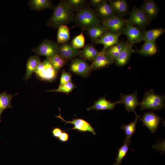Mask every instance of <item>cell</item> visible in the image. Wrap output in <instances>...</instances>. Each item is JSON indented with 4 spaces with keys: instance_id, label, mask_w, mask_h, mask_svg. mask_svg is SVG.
<instances>
[{
    "instance_id": "1",
    "label": "cell",
    "mask_w": 165,
    "mask_h": 165,
    "mask_svg": "<svg viewBox=\"0 0 165 165\" xmlns=\"http://www.w3.org/2000/svg\"><path fill=\"white\" fill-rule=\"evenodd\" d=\"M53 9L50 19L46 23V26L56 29L61 25H67L73 21L74 12L64 0H60Z\"/></svg>"
},
{
    "instance_id": "2",
    "label": "cell",
    "mask_w": 165,
    "mask_h": 165,
    "mask_svg": "<svg viewBox=\"0 0 165 165\" xmlns=\"http://www.w3.org/2000/svg\"><path fill=\"white\" fill-rule=\"evenodd\" d=\"M73 21L75 26L83 30H86L101 23L94 10L90 6H86L76 12Z\"/></svg>"
},
{
    "instance_id": "3",
    "label": "cell",
    "mask_w": 165,
    "mask_h": 165,
    "mask_svg": "<svg viewBox=\"0 0 165 165\" xmlns=\"http://www.w3.org/2000/svg\"><path fill=\"white\" fill-rule=\"evenodd\" d=\"M165 99L164 95L157 94L153 89H151L145 93L139 105L141 110L148 109L160 110L164 108Z\"/></svg>"
},
{
    "instance_id": "4",
    "label": "cell",
    "mask_w": 165,
    "mask_h": 165,
    "mask_svg": "<svg viewBox=\"0 0 165 165\" xmlns=\"http://www.w3.org/2000/svg\"><path fill=\"white\" fill-rule=\"evenodd\" d=\"M126 20L128 24L136 25L142 30L146 28L150 22L142 10L135 6L133 7L129 17Z\"/></svg>"
},
{
    "instance_id": "5",
    "label": "cell",
    "mask_w": 165,
    "mask_h": 165,
    "mask_svg": "<svg viewBox=\"0 0 165 165\" xmlns=\"http://www.w3.org/2000/svg\"><path fill=\"white\" fill-rule=\"evenodd\" d=\"M31 50L36 55L44 56L48 58L58 53L57 43L48 39L44 40L36 47L32 49Z\"/></svg>"
},
{
    "instance_id": "6",
    "label": "cell",
    "mask_w": 165,
    "mask_h": 165,
    "mask_svg": "<svg viewBox=\"0 0 165 165\" xmlns=\"http://www.w3.org/2000/svg\"><path fill=\"white\" fill-rule=\"evenodd\" d=\"M35 72L42 79L49 81L54 79L57 73L48 58L40 63Z\"/></svg>"
},
{
    "instance_id": "7",
    "label": "cell",
    "mask_w": 165,
    "mask_h": 165,
    "mask_svg": "<svg viewBox=\"0 0 165 165\" xmlns=\"http://www.w3.org/2000/svg\"><path fill=\"white\" fill-rule=\"evenodd\" d=\"M101 24L109 32L115 34H122L128 24L126 20L117 15L101 22Z\"/></svg>"
},
{
    "instance_id": "8",
    "label": "cell",
    "mask_w": 165,
    "mask_h": 165,
    "mask_svg": "<svg viewBox=\"0 0 165 165\" xmlns=\"http://www.w3.org/2000/svg\"><path fill=\"white\" fill-rule=\"evenodd\" d=\"M60 114L59 116H56L62 120V121L65 123V125L67 123H71L73 125V127L71 129L64 130L66 131L69 130H75L81 133H85L87 132H90L94 135H95L96 133L95 131V129L87 121L84 119L81 118L73 119L71 121H66L64 120L61 116L59 109Z\"/></svg>"
},
{
    "instance_id": "9",
    "label": "cell",
    "mask_w": 165,
    "mask_h": 165,
    "mask_svg": "<svg viewBox=\"0 0 165 165\" xmlns=\"http://www.w3.org/2000/svg\"><path fill=\"white\" fill-rule=\"evenodd\" d=\"M69 68L72 73L84 77L87 76L92 71L90 65L83 59L79 58L72 60Z\"/></svg>"
},
{
    "instance_id": "10",
    "label": "cell",
    "mask_w": 165,
    "mask_h": 165,
    "mask_svg": "<svg viewBox=\"0 0 165 165\" xmlns=\"http://www.w3.org/2000/svg\"><path fill=\"white\" fill-rule=\"evenodd\" d=\"M139 120L142 121L143 125L148 128L152 134L156 130L162 119L152 112L144 113Z\"/></svg>"
},
{
    "instance_id": "11",
    "label": "cell",
    "mask_w": 165,
    "mask_h": 165,
    "mask_svg": "<svg viewBox=\"0 0 165 165\" xmlns=\"http://www.w3.org/2000/svg\"><path fill=\"white\" fill-rule=\"evenodd\" d=\"M138 92L135 91L133 93L124 95L121 93V103L124 105V107L128 112H134L137 117L139 118L138 116L135 112L136 107L139 105V102L138 98Z\"/></svg>"
},
{
    "instance_id": "12",
    "label": "cell",
    "mask_w": 165,
    "mask_h": 165,
    "mask_svg": "<svg viewBox=\"0 0 165 165\" xmlns=\"http://www.w3.org/2000/svg\"><path fill=\"white\" fill-rule=\"evenodd\" d=\"M144 32L135 26L128 24L122 34L127 37L128 42L133 44L142 41Z\"/></svg>"
},
{
    "instance_id": "13",
    "label": "cell",
    "mask_w": 165,
    "mask_h": 165,
    "mask_svg": "<svg viewBox=\"0 0 165 165\" xmlns=\"http://www.w3.org/2000/svg\"><path fill=\"white\" fill-rule=\"evenodd\" d=\"M115 61L104 52L100 51L90 65L93 70L107 68L115 63Z\"/></svg>"
},
{
    "instance_id": "14",
    "label": "cell",
    "mask_w": 165,
    "mask_h": 165,
    "mask_svg": "<svg viewBox=\"0 0 165 165\" xmlns=\"http://www.w3.org/2000/svg\"><path fill=\"white\" fill-rule=\"evenodd\" d=\"M57 44L58 54L66 60L80 56L81 50L74 48L68 42Z\"/></svg>"
},
{
    "instance_id": "15",
    "label": "cell",
    "mask_w": 165,
    "mask_h": 165,
    "mask_svg": "<svg viewBox=\"0 0 165 165\" xmlns=\"http://www.w3.org/2000/svg\"><path fill=\"white\" fill-rule=\"evenodd\" d=\"M94 11L101 22L106 20L117 15L113 9L105 0L100 6L95 8Z\"/></svg>"
},
{
    "instance_id": "16",
    "label": "cell",
    "mask_w": 165,
    "mask_h": 165,
    "mask_svg": "<svg viewBox=\"0 0 165 165\" xmlns=\"http://www.w3.org/2000/svg\"><path fill=\"white\" fill-rule=\"evenodd\" d=\"M151 21L156 18L159 9L153 0H146L144 1L140 8Z\"/></svg>"
},
{
    "instance_id": "17",
    "label": "cell",
    "mask_w": 165,
    "mask_h": 165,
    "mask_svg": "<svg viewBox=\"0 0 165 165\" xmlns=\"http://www.w3.org/2000/svg\"><path fill=\"white\" fill-rule=\"evenodd\" d=\"M121 34H115L108 32L97 40L95 43L96 44H101L103 45V47L101 51L104 52L108 48L119 42V38Z\"/></svg>"
},
{
    "instance_id": "18",
    "label": "cell",
    "mask_w": 165,
    "mask_h": 165,
    "mask_svg": "<svg viewBox=\"0 0 165 165\" xmlns=\"http://www.w3.org/2000/svg\"><path fill=\"white\" fill-rule=\"evenodd\" d=\"M134 52L135 50L133 48V44L127 41L124 48L115 61L116 65L119 67L124 66L128 63Z\"/></svg>"
},
{
    "instance_id": "19",
    "label": "cell",
    "mask_w": 165,
    "mask_h": 165,
    "mask_svg": "<svg viewBox=\"0 0 165 165\" xmlns=\"http://www.w3.org/2000/svg\"><path fill=\"white\" fill-rule=\"evenodd\" d=\"M121 103V100L115 102H111L107 100L105 96L99 98L95 101L93 105L88 108L87 110H94L96 111L113 110L116 104Z\"/></svg>"
},
{
    "instance_id": "20",
    "label": "cell",
    "mask_w": 165,
    "mask_h": 165,
    "mask_svg": "<svg viewBox=\"0 0 165 165\" xmlns=\"http://www.w3.org/2000/svg\"><path fill=\"white\" fill-rule=\"evenodd\" d=\"M108 2L116 15L121 17L125 16L129 13V6L126 0H108Z\"/></svg>"
},
{
    "instance_id": "21",
    "label": "cell",
    "mask_w": 165,
    "mask_h": 165,
    "mask_svg": "<svg viewBox=\"0 0 165 165\" xmlns=\"http://www.w3.org/2000/svg\"><path fill=\"white\" fill-rule=\"evenodd\" d=\"M158 47L155 42L145 41L141 48L135 50V52L145 56H152L156 53Z\"/></svg>"
},
{
    "instance_id": "22",
    "label": "cell",
    "mask_w": 165,
    "mask_h": 165,
    "mask_svg": "<svg viewBox=\"0 0 165 165\" xmlns=\"http://www.w3.org/2000/svg\"><path fill=\"white\" fill-rule=\"evenodd\" d=\"M87 33L93 42H95L109 32L102 24L92 27L86 30Z\"/></svg>"
},
{
    "instance_id": "23",
    "label": "cell",
    "mask_w": 165,
    "mask_h": 165,
    "mask_svg": "<svg viewBox=\"0 0 165 165\" xmlns=\"http://www.w3.org/2000/svg\"><path fill=\"white\" fill-rule=\"evenodd\" d=\"M41 62L39 56L36 55L30 56L28 59L26 66V72L24 79L27 81L35 72L38 65Z\"/></svg>"
},
{
    "instance_id": "24",
    "label": "cell",
    "mask_w": 165,
    "mask_h": 165,
    "mask_svg": "<svg viewBox=\"0 0 165 165\" xmlns=\"http://www.w3.org/2000/svg\"><path fill=\"white\" fill-rule=\"evenodd\" d=\"M30 8L33 10L42 11L46 9H53V2L50 0H30L28 2Z\"/></svg>"
},
{
    "instance_id": "25",
    "label": "cell",
    "mask_w": 165,
    "mask_h": 165,
    "mask_svg": "<svg viewBox=\"0 0 165 165\" xmlns=\"http://www.w3.org/2000/svg\"><path fill=\"white\" fill-rule=\"evenodd\" d=\"M165 32V29L162 27L149 29L144 31L142 41L155 42Z\"/></svg>"
},
{
    "instance_id": "26",
    "label": "cell",
    "mask_w": 165,
    "mask_h": 165,
    "mask_svg": "<svg viewBox=\"0 0 165 165\" xmlns=\"http://www.w3.org/2000/svg\"><path fill=\"white\" fill-rule=\"evenodd\" d=\"M99 52L92 44H87L85 45L81 51L80 56L85 60L93 61Z\"/></svg>"
},
{
    "instance_id": "27",
    "label": "cell",
    "mask_w": 165,
    "mask_h": 165,
    "mask_svg": "<svg viewBox=\"0 0 165 165\" xmlns=\"http://www.w3.org/2000/svg\"><path fill=\"white\" fill-rule=\"evenodd\" d=\"M57 44L67 42L70 38V30L67 25H63L58 28Z\"/></svg>"
},
{
    "instance_id": "28",
    "label": "cell",
    "mask_w": 165,
    "mask_h": 165,
    "mask_svg": "<svg viewBox=\"0 0 165 165\" xmlns=\"http://www.w3.org/2000/svg\"><path fill=\"white\" fill-rule=\"evenodd\" d=\"M13 96L11 94H8L5 91L0 94V122L4 110L6 108H12L11 101Z\"/></svg>"
},
{
    "instance_id": "29",
    "label": "cell",
    "mask_w": 165,
    "mask_h": 165,
    "mask_svg": "<svg viewBox=\"0 0 165 165\" xmlns=\"http://www.w3.org/2000/svg\"><path fill=\"white\" fill-rule=\"evenodd\" d=\"M131 142L130 139L125 138L123 145L118 149V152L116 158V161L113 165H121L123 159L127 152L129 149L128 146Z\"/></svg>"
},
{
    "instance_id": "30",
    "label": "cell",
    "mask_w": 165,
    "mask_h": 165,
    "mask_svg": "<svg viewBox=\"0 0 165 165\" xmlns=\"http://www.w3.org/2000/svg\"><path fill=\"white\" fill-rule=\"evenodd\" d=\"M49 58L57 72L64 66L67 62V60L58 53Z\"/></svg>"
},
{
    "instance_id": "31",
    "label": "cell",
    "mask_w": 165,
    "mask_h": 165,
    "mask_svg": "<svg viewBox=\"0 0 165 165\" xmlns=\"http://www.w3.org/2000/svg\"><path fill=\"white\" fill-rule=\"evenodd\" d=\"M138 118V117L136 116L135 119L133 122L127 125L123 124L121 126L122 129L124 130L125 133V138L130 139L135 133L136 130Z\"/></svg>"
},
{
    "instance_id": "32",
    "label": "cell",
    "mask_w": 165,
    "mask_h": 165,
    "mask_svg": "<svg viewBox=\"0 0 165 165\" xmlns=\"http://www.w3.org/2000/svg\"><path fill=\"white\" fill-rule=\"evenodd\" d=\"M65 2L74 12H77L86 5L87 0H64Z\"/></svg>"
},
{
    "instance_id": "33",
    "label": "cell",
    "mask_w": 165,
    "mask_h": 165,
    "mask_svg": "<svg viewBox=\"0 0 165 165\" xmlns=\"http://www.w3.org/2000/svg\"><path fill=\"white\" fill-rule=\"evenodd\" d=\"M83 31L82 30L81 33L74 37L71 41V44L75 49H79L83 48L85 45V38Z\"/></svg>"
},
{
    "instance_id": "34",
    "label": "cell",
    "mask_w": 165,
    "mask_h": 165,
    "mask_svg": "<svg viewBox=\"0 0 165 165\" xmlns=\"http://www.w3.org/2000/svg\"><path fill=\"white\" fill-rule=\"evenodd\" d=\"M75 88L73 83L69 82L62 85H59L58 87L54 90H47V91L60 92L68 94Z\"/></svg>"
},
{
    "instance_id": "35",
    "label": "cell",
    "mask_w": 165,
    "mask_h": 165,
    "mask_svg": "<svg viewBox=\"0 0 165 165\" xmlns=\"http://www.w3.org/2000/svg\"><path fill=\"white\" fill-rule=\"evenodd\" d=\"M72 75L69 72L64 71L62 72L61 76L60 85H62L71 81Z\"/></svg>"
},
{
    "instance_id": "36",
    "label": "cell",
    "mask_w": 165,
    "mask_h": 165,
    "mask_svg": "<svg viewBox=\"0 0 165 165\" xmlns=\"http://www.w3.org/2000/svg\"><path fill=\"white\" fill-rule=\"evenodd\" d=\"M126 42H127L122 41L119 42L117 44L112 46L108 48L115 51L121 52L124 48Z\"/></svg>"
},
{
    "instance_id": "37",
    "label": "cell",
    "mask_w": 165,
    "mask_h": 165,
    "mask_svg": "<svg viewBox=\"0 0 165 165\" xmlns=\"http://www.w3.org/2000/svg\"><path fill=\"white\" fill-rule=\"evenodd\" d=\"M61 128L56 127L51 130V133L52 136L55 138L58 139L61 133L64 131Z\"/></svg>"
},
{
    "instance_id": "38",
    "label": "cell",
    "mask_w": 165,
    "mask_h": 165,
    "mask_svg": "<svg viewBox=\"0 0 165 165\" xmlns=\"http://www.w3.org/2000/svg\"><path fill=\"white\" fill-rule=\"evenodd\" d=\"M69 138V136L68 134L64 131L57 139L61 142L65 143L68 141Z\"/></svg>"
},
{
    "instance_id": "39",
    "label": "cell",
    "mask_w": 165,
    "mask_h": 165,
    "mask_svg": "<svg viewBox=\"0 0 165 165\" xmlns=\"http://www.w3.org/2000/svg\"><path fill=\"white\" fill-rule=\"evenodd\" d=\"M105 0H90V3L91 5L95 8L101 5Z\"/></svg>"
}]
</instances>
